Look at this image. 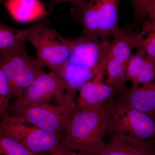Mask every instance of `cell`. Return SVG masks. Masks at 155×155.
<instances>
[{
  "instance_id": "2",
  "label": "cell",
  "mask_w": 155,
  "mask_h": 155,
  "mask_svg": "<svg viewBox=\"0 0 155 155\" xmlns=\"http://www.w3.org/2000/svg\"><path fill=\"white\" fill-rule=\"evenodd\" d=\"M117 93L104 103L107 133L127 134L140 140L155 138V119L123 103Z\"/></svg>"
},
{
  "instance_id": "4",
  "label": "cell",
  "mask_w": 155,
  "mask_h": 155,
  "mask_svg": "<svg viewBox=\"0 0 155 155\" xmlns=\"http://www.w3.org/2000/svg\"><path fill=\"white\" fill-rule=\"evenodd\" d=\"M75 105V101L68 98L66 94L56 104H46L28 108H11L10 116L26 124L61 136L67 132Z\"/></svg>"
},
{
  "instance_id": "24",
  "label": "cell",
  "mask_w": 155,
  "mask_h": 155,
  "mask_svg": "<svg viewBox=\"0 0 155 155\" xmlns=\"http://www.w3.org/2000/svg\"><path fill=\"white\" fill-rule=\"evenodd\" d=\"M51 155H84L83 152L60 150Z\"/></svg>"
},
{
  "instance_id": "5",
  "label": "cell",
  "mask_w": 155,
  "mask_h": 155,
  "mask_svg": "<svg viewBox=\"0 0 155 155\" xmlns=\"http://www.w3.org/2000/svg\"><path fill=\"white\" fill-rule=\"evenodd\" d=\"M0 134L19 142L38 154L51 155L61 150L63 137L11 116L1 119Z\"/></svg>"
},
{
  "instance_id": "22",
  "label": "cell",
  "mask_w": 155,
  "mask_h": 155,
  "mask_svg": "<svg viewBox=\"0 0 155 155\" xmlns=\"http://www.w3.org/2000/svg\"><path fill=\"white\" fill-rule=\"evenodd\" d=\"M146 16L150 19V31H155V0H150L147 4L145 10Z\"/></svg>"
},
{
  "instance_id": "20",
  "label": "cell",
  "mask_w": 155,
  "mask_h": 155,
  "mask_svg": "<svg viewBox=\"0 0 155 155\" xmlns=\"http://www.w3.org/2000/svg\"><path fill=\"white\" fill-rule=\"evenodd\" d=\"M137 50H140L147 57L155 61V31L147 33Z\"/></svg>"
},
{
  "instance_id": "1",
  "label": "cell",
  "mask_w": 155,
  "mask_h": 155,
  "mask_svg": "<svg viewBox=\"0 0 155 155\" xmlns=\"http://www.w3.org/2000/svg\"><path fill=\"white\" fill-rule=\"evenodd\" d=\"M104 103L97 107L75 108L63 137L61 150L85 152L105 144L103 139L107 126Z\"/></svg>"
},
{
  "instance_id": "12",
  "label": "cell",
  "mask_w": 155,
  "mask_h": 155,
  "mask_svg": "<svg viewBox=\"0 0 155 155\" xmlns=\"http://www.w3.org/2000/svg\"><path fill=\"white\" fill-rule=\"evenodd\" d=\"M117 96L127 105L155 119V80L141 87L132 85L125 91L117 92Z\"/></svg>"
},
{
  "instance_id": "26",
  "label": "cell",
  "mask_w": 155,
  "mask_h": 155,
  "mask_svg": "<svg viewBox=\"0 0 155 155\" xmlns=\"http://www.w3.org/2000/svg\"><path fill=\"white\" fill-rule=\"evenodd\" d=\"M1 1H4V0H1ZM5 1H6V0H5Z\"/></svg>"
},
{
  "instance_id": "21",
  "label": "cell",
  "mask_w": 155,
  "mask_h": 155,
  "mask_svg": "<svg viewBox=\"0 0 155 155\" xmlns=\"http://www.w3.org/2000/svg\"><path fill=\"white\" fill-rule=\"evenodd\" d=\"M150 0H130L133 6L134 15L136 19L143 18L146 16L145 10Z\"/></svg>"
},
{
  "instance_id": "15",
  "label": "cell",
  "mask_w": 155,
  "mask_h": 155,
  "mask_svg": "<svg viewBox=\"0 0 155 155\" xmlns=\"http://www.w3.org/2000/svg\"><path fill=\"white\" fill-rule=\"evenodd\" d=\"M37 22L24 29H17L3 23L0 24V54H5L18 48L28 41L35 30Z\"/></svg>"
},
{
  "instance_id": "27",
  "label": "cell",
  "mask_w": 155,
  "mask_h": 155,
  "mask_svg": "<svg viewBox=\"0 0 155 155\" xmlns=\"http://www.w3.org/2000/svg\"><path fill=\"white\" fill-rule=\"evenodd\" d=\"M41 155V154H39V155Z\"/></svg>"
},
{
  "instance_id": "7",
  "label": "cell",
  "mask_w": 155,
  "mask_h": 155,
  "mask_svg": "<svg viewBox=\"0 0 155 155\" xmlns=\"http://www.w3.org/2000/svg\"><path fill=\"white\" fill-rule=\"evenodd\" d=\"M63 81L55 72L51 71L39 76L25 88L12 102L11 108H26L58 102L66 96Z\"/></svg>"
},
{
  "instance_id": "25",
  "label": "cell",
  "mask_w": 155,
  "mask_h": 155,
  "mask_svg": "<svg viewBox=\"0 0 155 155\" xmlns=\"http://www.w3.org/2000/svg\"><path fill=\"white\" fill-rule=\"evenodd\" d=\"M151 142L153 144V155H155V138L153 139Z\"/></svg>"
},
{
  "instance_id": "8",
  "label": "cell",
  "mask_w": 155,
  "mask_h": 155,
  "mask_svg": "<svg viewBox=\"0 0 155 155\" xmlns=\"http://www.w3.org/2000/svg\"><path fill=\"white\" fill-rule=\"evenodd\" d=\"M112 43L109 38L88 39L78 37L72 39V51L68 60L90 69L96 75H105Z\"/></svg>"
},
{
  "instance_id": "9",
  "label": "cell",
  "mask_w": 155,
  "mask_h": 155,
  "mask_svg": "<svg viewBox=\"0 0 155 155\" xmlns=\"http://www.w3.org/2000/svg\"><path fill=\"white\" fill-rule=\"evenodd\" d=\"M107 144L83 152L84 155H153L151 141L140 140L127 134L110 136Z\"/></svg>"
},
{
  "instance_id": "14",
  "label": "cell",
  "mask_w": 155,
  "mask_h": 155,
  "mask_svg": "<svg viewBox=\"0 0 155 155\" xmlns=\"http://www.w3.org/2000/svg\"><path fill=\"white\" fill-rule=\"evenodd\" d=\"M5 5L11 16L19 22L41 20L49 15L40 0H6Z\"/></svg>"
},
{
  "instance_id": "6",
  "label": "cell",
  "mask_w": 155,
  "mask_h": 155,
  "mask_svg": "<svg viewBox=\"0 0 155 155\" xmlns=\"http://www.w3.org/2000/svg\"><path fill=\"white\" fill-rule=\"evenodd\" d=\"M44 67L28 54L25 44L10 52L1 55L0 69L4 71L11 86V97L16 99L40 75Z\"/></svg>"
},
{
  "instance_id": "13",
  "label": "cell",
  "mask_w": 155,
  "mask_h": 155,
  "mask_svg": "<svg viewBox=\"0 0 155 155\" xmlns=\"http://www.w3.org/2000/svg\"><path fill=\"white\" fill-rule=\"evenodd\" d=\"M149 31L147 20L144 22L141 31L131 36L127 34L126 30L121 28L114 37L110 57L123 64H127L132 55V50H137L139 47L143 40Z\"/></svg>"
},
{
  "instance_id": "10",
  "label": "cell",
  "mask_w": 155,
  "mask_h": 155,
  "mask_svg": "<svg viewBox=\"0 0 155 155\" xmlns=\"http://www.w3.org/2000/svg\"><path fill=\"white\" fill-rule=\"evenodd\" d=\"M104 76L101 74L96 75L81 88L75 109L97 107L116 94L118 92L114 87L104 83Z\"/></svg>"
},
{
  "instance_id": "18",
  "label": "cell",
  "mask_w": 155,
  "mask_h": 155,
  "mask_svg": "<svg viewBox=\"0 0 155 155\" xmlns=\"http://www.w3.org/2000/svg\"><path fill=\"white\" fill-rule=\"evenodd\" d=\"M38 155L14 139L0 134V155Z\"/></svg>"
},
{
  "instance_id": "17",
  "label": "cell",
  "mask_w": 155,
  "mask_h": 155,
  "mask_svg": "<svg viewBox=\"0 0 155 155\" xmlns=\"http://www.w3.org/2000/svg\"><path fill=\"white\" fill-rule=\"evenodd\" d=\"M146 55L140 50H137L132 54L127 62L126 69V81H130L132 85H135L137 79L144 69L146 62Z\"/></svg>"
},
{
  "instance_id": "23",
  "label": "cell",
  "mask_w": 155,
  "mask_h": 155,
  "mask_svg": "<svg viewBox=\"0 0 155 155\" xmlns=\"http://www.w3.org/2000/svg\"><path fill=\"white\" fill-rule=\"evenodd\" d=\"M84 0H51V3L49 5V9L50 11H52L54 7L60 3L69 2L71 3L72 6L81 3Z\"/></svg>"
},
{
  "instance_id": "19",
  "label": "cell",
  "mask_w": 155,
  "mask_h": 155,
  "mask_svg": "<svg viewBox=\"0 0 155 155\" xmlns=\"http://www.w3.org/2000/svg\"><path fill=\"white\" fill-rule=\"evenodd\" d=\"M11 97V86L8 78L4 71L0 69V115L1 119L10 116L9 110Z\"/></svg>"
},
{
  "instance_id": "16",
  "label": "cell",
  "mask_w": 155,
  "mask_h": 155,
  "mask_svg": "<svg viewBox=\"0 0 155 155\" xmlns=\"http://www.w3.org/2000/svg\"><path fill=\"white\" fill-rule=\"evenodd\" d=\"M127 64H123L110 57L107 66V84L113 87L118 92H122L125 87Z\"/></svg>"
},
{
  "instance_id": "3",
  "label": "cell",
  "mask_w": 155,
  "mask_h": 155,
  "mask_svg": "<svg viewBox=\"0 0 155 155\" xmlns=\"http://www.w3.org/2000/svg\"><path fill=\"white\" fill-rule=\"evenodd\" d=\"M47 20L37 22L28 41L35 50L39 64L58 75L71 55L72 39L64 37L48 26Z\"/></svg>"
},
{
  "instance_id": "11",
  "label": "cell",
  "mask_w": 155,
  "mask_h": 155,
  "mask_svg": "<svg viewBox=\"0 0 155 155\" xmlns=\"http://www.w3.org/2000/svg\"><path fill=\"white\" fill-rule=\"evenodd\" d=\"M99 22L101 38H109L118 33L119 6L121 0H87Z\"/></svg>"
}]
</instances>
